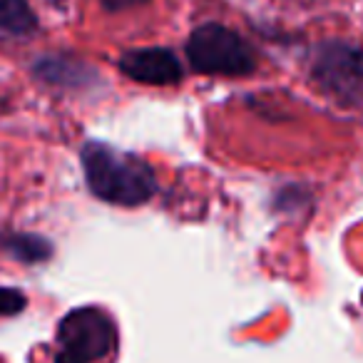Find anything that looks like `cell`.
<instances>
[{
    "mask_svg": "<svg viewBox=\"0 0 363 363\" xmlns=\"http://www.w3.org/2000/svg\"><path fill=\"white\" fill-rule=\"evenodd\" d=\"M311 77L338 105L363 107V48L353 43H321L311 57Z\"/></svg>",
    "mask_w": 363,
    "mask_h": 363,
    "instance_id": "obj_4",
    "label": "cell"
},
{
    "mask_svg": "<svg viewBox=\"0 0 363 363\" xmlns=\"http://www.w3.org/2000/svg\"><path fill=\"white\" fill-rule=\"evenodd\" d=\"M38 30V16L28 0H0V33L11 38H28Z\"/></svg>",
    "mask_w": 363,
    "mask_h": 363,
    "instance_id": "obj_8",
    "label": "cell"
},
{
    "mask_svg": "<svg viewBox=\"0 0 363 363\" xmlns=\"http://www.w3.org/2000/svg\"><path fill=\"white\" fill-rule=\"evenodd\" d=\"M28 306V298L21 289L0 286V316H16Z\"/></svg>",
    "mask_w": 363,
    "mask_h": 363,
    "instance_id": "obj_9",
    "label": "cell"
},
{
    "mask_svg": "<svg viewBox=\"0 0 363 363\" xmlns=\"http://www.w3.org/2000/svg\"><path fill=\"white\" fill-rule=\"evenodd\" d=\"M102 8L110 13H120V11H127V8H135V6H145L147 0H100Z\"/></svg>",
    "mask_w": 363,
    "mask_h": 363,
    "instance_id": "obj_10",
    "label": "cell"
},
{
    "mask_svg": "<svg viewBox=\"0 0 363 363\" xmlns=\"http://www.w3.org/2000/svg\"><path fill=\"white\" fill-rule=\"evenodd\" d=\"M33 72L40 77L48 85H57V87H87L95 80V70L90 65H85L82 60L75 57H65V55H43L35 60Z\"/></svg>",
    "mask_w": 363,
    "mask_h": 363,
    "instance_id": "obj_6",
    "label": "cell"
},
{
    "mask_svg": "<svg viewBox=\"0 0 363 363\" xmlns=\"http://www.w3.org/2000/svg\"><path fill=\"white\" fill-rule=\"evenodd\" d=\"M117 346V328L105 311L82 306L62 316L57 326L55 363H97Z\"/></svg>",
    "mask_w": 363,
    "mask_h": 363,
    "instance_id": "obj_2",
    "label": "cell"
},
{
    "mask_svg": "<svg viewBox=\"0 0 363 363\" xmlns=\"http://www.w3.org/2000/svg\"><path fill=\"white\" fill-rule=\"evenodd\" d=\"M120 70L142 85H177L182 80V65L172 50L142 48L120 57Z\"/></svg>",
    "mask_w": 363,
    "mask_h": 363,
    "instance_id": "obj_5",
    "label": "cell"
},
{
    "mask_svg": "<svg viewBox=\"0 0 363 363\" xmlns=\"http://www.w3.org/2000/svg\"><path fill=\"white\" fill-rule=\"evenodd\" d=\"M0 252L21 264H43L52 257V244L40 234L0 232Z\"/></svg>",
    "mask_w": 363,
    "mask_h": 363,
    "instance_id": "obj_7",
    "label": "cell"
},
{
    "mask_svg": "<svg viewBox=\"0 0 363 363\" xmlns=\"http://www.w3.org/2000/svg\"><path fill=\"white\" fill-rule=\"evenodd\" d=\"M189 65L204 75H249L257 67V57L249 43L219 23H204L187 40Z\"/></svg>",
    "mask_w": 363,
    "mask_h": 363,
    "instance_id": "obj_3",
    "label": "cell"
},
{
    "mask_svg": "<svg viewBox=\"0 0 363 363\" xmlns=\"http://www.w3.org/2000/svg\"><path fill=\"white\" fill-rule=\"evenodd\" d=\"M52 3H55V6H57V3H62V0H52Z\"/></svg>",
    "mask_w": 363,
    "mask_h": 363,
    "instance_id": "obj_11",
    "label": "cell"
},
{
    "mask_svg": "<svg viewBox=\"0 0 363 363\" xmlns=\"http://www.w3.org/2000/svg\"><path fill=\"white\" fill-rule=\"evenodd\" d=\"M87 187L97 199L117 207H140L157 192V177L142 157L90 140L80 152Z\"/></svg>",
    "mask_w": 363,
    "mask_h": 363,
    "instance_id": "obj_1",
    "label": "cell"
}]
</instances>
